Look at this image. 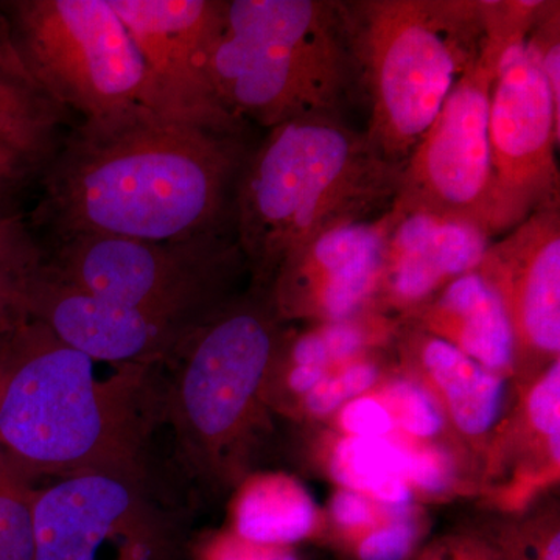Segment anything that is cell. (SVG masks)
Returning <instances> with one entry per match:
<instances>
[{"label":"cell","instance_id":"obj_1","mask_svg":"<svg viewBox=\"0 0 560 560\" xmlns=\"http://www.w3.org/2000/svg\"><path fill=\"white\" fill-rule=\"evenodd\" d=\"M250 130H215L131 108L80 120L40 179L33 231L190 241L235 232L238 178Z\"/></svg>","mask_w":560,"mask_h":560},{"label":"cell","instance_id":"obj_2","mask_svg":"<svg viewBox=\"0 0 560 560\" xmlns=\"http://www.w3.org/2000/svg\"><path fill=\"white\" fill-rule=\"evenodd\" d=\"M97 361L38 319L0 335V448L28 477L108 471L142 477L153 366Z\"/></svg>","mask_w":560,"mask_h":560},{"label":"cell","instance_id":"obj_3","mask_svg":"<svg viewBox=\"0 0 560 560\" xmlns=\"http://www.w3.org/2000/svg\"><path fill=\"white\" fill-rule=\"evenodd\" d=\"M401 172L340 117L268 130L250 151L234 200L235 237L254 290L268 294L291 250L320 232L388 212Z\"/></svg>","mask_w":560,"mask_h":560},{"label":"cell","instance_id":"obj_4","mask_svg":"<svg viewBox=\"0 0 560 560\" xmlns=\"http://www.w3.org/2000/svg\"><path fill=\"white\" fill-rule=\"evenodd\" d=\"M209 77L221 106L249 127L342 119L363 97L349 2L226 0Z\"/></svg>","mask_w":560,"mask_h":560},{"label":"cell","instance_id":"obj_5","mask_svg":"<svg viewBox=\"0 0 560 560\" xmlns=\"http://www.w3.org/2000/svg\"><path fill=\"white\" fill-rule=\"evenodd\" d=\"M372 149L405 167L445 98L480 57V0L349 2Z\"/></svg>","mask_w":560,"mask_h":560},{"label":"cell","instance_id":"obj_6","mask_svg":"<svg viewBox=\"0 0 560 560\" xmlns=\"http://www.w3.org/2000/svg\"><path fill=\"white\" fill-rule=\"evenodd\" d=\"M270 296L231 298L180 346L165 410L187 459L230 475L256 425L282 331Z\"/></svg>","mask_w":560,"mask_h":560},{"label":"cell","instance_id":"obj_7","mask_svg":"<svg viewBox=\"0 0 560 560\" xmlns=\"http://www.w3.org/2000/svg\"><path fill=\"white\" fill-rule=\"evenodd\" d=\"M0 11L25 66L77 119L161 114L142 55L109 0H7Z\"/></svg>","mask_w":560,"mask_h":560},{"label":"cell","instance_id":"obj_8","mask_svg":"<svg viewBox=\"0 0 560 560\" xmlns=\"http://www.w3.org/2000/svg\"><path fill=\"white\" fill-rule=\"evenodd\" d=\"M51 275L95 296L140 311L202 320L246 270L235 232L150 242L72 235L43 243Z\"/></svg>","mask_w":560,"mask_h":560},{"label":"cell","instance_id":"obj_9","mask_svg":"<svg viewBox=\"0 0 560 560\" xmlns=\"http://www.w3.org/2000/svg\"><path fill=\"white\" fill-rule=\"evenodd\" d=\"M499 66L481 47L480 57L460 77L408 158L390 209L463 221L492 238L488 128Z\"/></svg>","mask_w":560,"mask_h":560},{"label":"cell","instance_id":"obj_10","mask_svg":"<svg viewBox=\"0 0 560 560\" xmlns=\"http://www.w3.org/2000/svg\"><path fill=\"white\" fill-rule=\"evenodd\" d=\"M33 560H176L171 523L142 477L92 471L36 489Z\"/></svg>","mask_w":560,"mask_h":560},{"label":"cell","instance_id":"obj_11","mask_svg":"<svg viewBox=\"0 0 560 560\" xmlns=\"http://www.w3.org/2000/svg\"><path fill=\"white\" fill-rule=\"evenodd\" d=\"M490 235L499 238L560 202V119L528 43L501 58L489 108Z\"/></svg>","mask_w":560,"mask_h":560},{"label":"cell","instance_id":"obj_12","mask_svg":"<svg viewBox=\"0 0 560 560\" xmlns=\"http://www.w3.org/2000/svg\"><path fill=\"white\" fill-rule=\"evenodd\" d=\"M142 55L161 114L215 130H250L221 106L209 60L226 0H109Z\"/></svg>","mask_w":560,"mask_h":560},{"label":"cell","instance_id":"obj_13","mask_svg":"<svg viewBox=\"0 0 560 560\" xmlns=\"http://www.w3.org/2000/svg\"><path fill=\"white\" fill-rule=\"evenodd\" d=\"M393 210L320 232L280 265L268 296L280 319L337 323L371 312Z\"/></svg>","mask_w":560,"mask_h":560},{"label":"cell","instance_id":"obj_14","mask_svg":"<svg viewBox=\"0 0 560 560\" xmlns=\"http://www.w3.org/2000/svg\"><path fill=\"white\" fill-rule=\"evenodd\" d=\"M510 319L515 370L547 368L560 350V202L493 238L480 267Z\"/></svg>","mask_w":560,"mask_h":560},{"label":"cell","instance_id":"obj_15","mask_svg":"<svg viewBox=\"0 0 560 560\" xmlns=\"http://www.w3.org/2000/svg\"><path fill=\"white\" fill-rule=\"evenodd\" d=\"M28 316L97 363H171L202 320L175 318L103 300L43 270L28 294Z\"/></svg>","mask_w":560,"mask_h":560},{"label":"cell","instance_id":"obj_16","mask_svg":"<svg viewBox=\"0 0 560 560\" xmlns=\"http://www.w3.org/2000/svg\"><path fill=\"white\" fill-rule=\"evenodd\" d=\"M393 212L371 312H396L404 318L453 280L477 271L492 238L463 221Z\"/></svg>","mask_w":560,"mask_h":560},{"label":"cell","instance_id":"obj_17","mask_svg":"<svg viewBox=\"0 0 560 560\" xmlns=\"http://www.w3.org/2000/svg\"><path fill=\"white\" fill-rule=\"evenodd\" d=\"M77 121L25 66L0 11V201L21 206L38 189Z\"/></svg>","mask_w":560,"mask_h":560},{"label":"cell","instance_id":"obj_18","mask_svg":"<svg viewBox=\"0 0 560 560\" xmlns=\"http://www.w3.org/2000/svg\"><path fill=\"white\" fill-rule=\"evenodd\" d=\"M404 319L410 320L412 329L448 342L500 377L515 371L510 319L499 294L478 271L453 280Z\"/></svg>","mask_w":560,"mask_h":560},{"label":"cell","instance_id":"obj_19","mask_svg":"<svg viewBox=\"0 0 560 560\" xmlns=\"http://www.w3.org/2000/svg\"><path fill=\"white\" fill-rule=\"evenodd\" d=\"M408 348L442 411L460 433L488 434L500 419L506 378L493 374L440 338L412 329Z\"/></svg>","mask_w":560,"mask_h":560},{"label":"cell","instance_id":"obj_20","mask_svg":"<svg viewBox=\"0 0 560 560\" xmlns=\"http://www.w3.org/2000/svg\"><path fill=\"white\" fill-rule=\"evenodd\" d=\"M319 511L305 486L282 471L249 475L230 506V526L245 539L294 547L318 530Z\"/></svg>","mask_w":560,"mask_h":560},{"label":"cell","instance_id":"obj_21","mask_svg":"<svg viewBox=\"0 0 560 560\" xmlns=\"http://www.w3.org/2000/svg\"><path fill=\"white\" fill-rule=\"evenodd\" d=\"M329 467L341 488L363 493L383 506H412L415 492L405 478L404 448L396 433L340 438L331 448Z\"/></svg>","mask_w":560,"mask_h":560},{"label":"cell","instance_id":"obj_22","mask_svg":"<svg viewBox=\"0 0 560 560\" xmlns=\"http://www.w3.org/2000/svg\"><path fill=\"white\" fill-rule=\"evenodd\" d=\"M46 250L20 205L0 201V335L28 316V294Z\"/></svg>","mask_w":560,"mask_h":560},{"label":"cell","instance_id":"obj_23","mask_svg":"<svg viewBox=\"0 0 560 560\" xmlns=\"http://www.w3.org/2000/svg\"><path fill=\"white\" fill-rule=\"evenodd\" d=\"M32 481L0 448V560L35 559Z\"/></svg>","mask_w":560,"mask_h":560},{"label":"cell","instance_id":"obj_24","mask_svg":"<svg viewBox=\"0 0 560 560\" xmlns=\"http://www.w3.org/2000/svg\"><path fill=\"white\" fill-rule=\"evenodd\" d=\"M388 408L397 431L412 440L430 441L444 429L445 415L429 386L411 377H396L371 390Z\"/></svg>","mask_w":560,"mask_h":560},{"label":"cell","instance_id":"obj_25","mask_svg":"<svg viewBox=\"0 0 560 560\" xmlns=\"http://www.w3.org/2000/svg\"><path fill=\"white\" fill-rule=\"evenodd\" d=\"M381 364L363 355L335 368L312 393L302 399V407L316 418L334 415L342 405L371 393L381 381Z\"/></svg>","mask_w":560,"mask_h":560},{"label":"cell","instance_id":"obj_26","mask_svg":"<svg viewBox=\"0 0 560 560\" xmlns=\"http://www.w3.org/2000/svg\"><path fill=\"white\" fill-rule=\"evenodd\" d=\"M544 0H480L482 49L501 61L511 47L528 39Z\"/></svg>","mask_w":560,"mask_h":560},{"label":"cell","instance_id":"obj_27","mask_svg":"<svg viewBox=\"0 0 560 560\" xmlns=\"http://www.w3.org/2000/svg\"><path fill=\"white\" fill-rule=\"evenodd\" d=\"M420 536L422 526L411 506L397 512L350 545L357 560H407L418 547Z\"/></svg>","mask_w":560,"mask_h":560},{"label":"cell","instance_id":"obj_28","mask_svg":"<svg viewBox=\"0 0 560 560\" xmlns=\"http://www.w3.org/2000/svg\"><path fill=\"white\" fill-rule=\"evenodd\" d=\"M530 430L544 438L555 466L560 460V361L545 368L525 399Z\"/></svg>","mask_w":560,"mask_h":560},{"label":"cell","instance_id":"obj_29","mask_svg":"<svg viewBox=\"0 0 560 560\" xmlns=\"http://www.w3.org/2000/svg\"><path fill=\"white\" fill-rule=\"evenodd\" d=\"M405 455V478L412 489L427 495H441L455 481V466L451 456L429 441L412 440L396 431Z\"/></svg>","mask_w":560,"mask_h":560},{"label":"cell","instance_id":"obj_30","mask_svg":"<svg viewBox=\"0 0 560 560\" xmlns=\"http://www.w3.org/2000/svg\"><path fill=\"white\" fill-rule=\"evenodd\" d=\"M550 92L552 109L560 119V2L544 0L536 24L526 39Z\"/></svg>","mask_w":560,"mask_h":560},{"label":"cell","instance_id":"obj_31","mask_svg":"<svg viewBox=\"0 0 560 560\" xmlns=\"http://www.w3.org/2000/svg\"><path fill=\"white\" fill-rule=\"evenodd\" d=\"M191 560H301L293 547L245 539L230 528L210 530L195 540Z\"/></svg>","mask_w":560,"mask_h":560},{"label":"cell","instance_id":"obj_32","mask_svg":"<svg viewBox=\"0 0 560 560\" xmlns=\"http://www.w3.org/2000/svg\"><path fill=\"white\" fill-rule=\"evenodd\" d=\"M408 508L383 506L363 493L340 488L330 500V518L341 530L342 536L352 544L368 530Z\"/></svg>","mask_w":560,"mask_h":560},{"label":"cell","instance_id":"obj_33","mask_svg":"<svg viewBox=\"0 0 560 560\" xmlns=\"http://www.w3.org/2000/svg\"><path fill=\"white\" fill-rule=\"evenodd\" d=\"M342 436L388 438L397 427L385 404L374 394H364L337 411Z\"/></svg>","mask_w":560,"mask_h":560},{"label":"cell","instance_id":"obj_34","mask_svg":"<svg viewBox=\"0 0 560 560\" xmlns=\"http://www.w3.org/2000/svg\"><path fill=\"white\" fill-rule=\"evenodd\" d=\"M492 547L500 560H560V533L552 523L526 526L511 530Z\"/></svg>","mask_w":560,"mask_h":560}]
</instances>
